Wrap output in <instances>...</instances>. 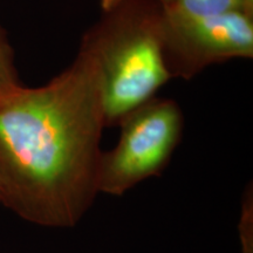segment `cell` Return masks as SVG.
I'll return each mask as SVG.
<instances>
[{
	"label": "cell",
	"mask_w": 253,
	"mask_h": 253,
	"mask_svg": "<svg viewBox=\"0 0 253 253\" xmlns=\"http://www.w3.org/2000/svg\"><path fill=\"white\" fill-rule=\"evenodd\" d=\"M125 1H126V0H100L101 7H102L104 13L112 11V9L115 7H118L119 5L123 4Z\"/></svg>",
	"instance_id": "cell-8"
},
{
	"label": "cell",
	"mask_w": 253,
	"mask_h": 253,
	"mask_svg": "<svg viewBox=\"0 0 253 253\" xmlns=\"http://www.w3.org/2000/svg\"><path fill=\"white\" fill-rule=\"evenodd\" d=\"M244 1L250 6V7L253 8V0H244Z\"/></svg>",
	"instance_id": "cell-9"
},
{
	"label": "cell",
	"mask_w": 253,
	"mask_h": 253,
	"mask_svg": "<svg viewBox=\"0 0 253 253\" xmlns=\"http://www.w3.org/2000/svg\"><path fill=\"white\" fill-rule=\"evenodd\" d=\"M156 2L164 13L188 17L214 15L236 9L253 11L244 0H156Z\"/></svg>",
	"instance_id": "cell-5"
},
{
	"label": "cell",
	"mask_w": 253,
	"mask_h": 253,
	"mask_svg": "<svg viewBox=\"0 0 253 253\" xmlns=\"http://www.w3.org/2000/svg\"><path fill=\"white\" fill-rule=\"evenodd\" d=\"M100 75L81 48L46 84L0 95V205L45 227L75 226L99 196Z\"/></svg>",
	"instance_id": "cell-1"
},
{
	"label": "cell",
	"mask_w": 253,
	"mask_h": 253,
	"mask_svg": "<svg viewBox=\"0 0 253 253\" xmlns=\"http://www.w3.org/2000/svg\"><path fill=\"white\" fill-rule=\"evenodd\" d=\"M161 15L164 55L172 78L190 79L210 65L233 58H252L251 11L188 17L161 9Z\"/></svg>",
	"instance_id": "cell-4"
},
{
	"label": "cell",
	"mask_w": 253,
	"mask_h": 253,
	"mask_svg": "<svg viewBox=\"0 0 253 253\" xmlns=\"http://www.w3.org/2000/svg\"><path fill=\"white\" fill-rule=\"evenodd\" d=\"M252 195L245 196L239 220V238L243 253H252Z\"/></svg>",
	"instance_id": "cell-7"
},
{
	"label": "cell",
	"mask_w": 253,
	"mask_h": 253,
	"mask_svg": "<svg viewBox=\"0 0 253 253\" xmlns=\"http://www.w3.org/2000/svg\"><path fill=\"white\" fill-rule=\"evenodd\" d=\"M19 84L13 48L5 30L0 26V95Z\"/></svg>",
	"instance_id": "cell-6"
},
{
	"label": "cell",
	"mask_w": 253,
	"mask_h": 253,
	"mask_svg": "<svg viewBox=\"0 0 253 253\" xmlns=\"http://www.w3.org/2000/svg\"><path fill=\"white\" fill-rule=\"evenodd\" d=\"M81 48L94 59L100 75L106 126L155 99L172 78L163 48L160 6L126 0L84 37Z\"/></svg>",
	"instance_id": "cell-2"
},
{
	"label": "cell",
	"mask_w": 253,
	"mask_h": 253,
	"mask_svg": "<svg viewBox=\"0 0 253 253\" xmlns=\"http://www.w3.org/2000/svg\"><path fill=\"white\" fill-rule=\"evenodd\" d=\"M119 126L120 140L101 154L97 178L99 194L118 197L166 169L181 142L184 120L175 101L153 99Z\"/></svg>",
	"instance_id": "cell-3"
}]
</instances>
